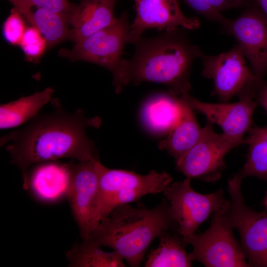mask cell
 I'll return each instance as SVG.
<instances>
[{"mask_svg":"<svg viewBox=\"0 0 267 267\" xmlns=\"http://www.w3.org/2000/svg\"><path fill=\"white\" fill-rule=\"evenodd\" d=\"M52 111L38 114L22 128L0 137L10 163L21 171L22 177L32 165L61 158L84 161L99 159L93 141L86 134L87 128H98L100 117H88L81 109L66 111L59 99L51 100Z\"/></svg>","mask_w":267,"mask_h":267,"instance_id":"obj_1","label":"cell"},{"mask_svg":"<svg viewBox=\"0 0 267 267\" xmlns=\"http://www.w3.org/2000/svg\"><path fill=\"white\" fill-rule=\"evenodd\" d=\"M129 59H123L117 87L130 83H157L167 86L169 93L180 96L191 89L189 76L193 61L203 55L185 33L178 28L157 36L141 37Z\"/></svg>","mask_w":267,"mask_h":267,"instance_id":"obj_2","label":"cell"},{"mask_svg":"<svg viewBox=\"0 0 267 267\" xmlns=\"http://www.w3.org/2000/svg\"><path fill=\"white\" fill-rule=\"evenodd\" d=\"M177 228L166 199L150 209L126 204L113 209L84 240L110 247L130 267H138L152 242L163 232Z\"/></svg>","mask_w":267,"mask_h":267,"instance_id":"obj_3","label":"cell"},{"mask_svg":"<svg viewBox=\"0 0 267 267\" xmlns=\"http://www.w3.org/2000/svg\"><path fill=\"white\" fill-rule=\"evenodd\" d=\"M230 200L212 215L211 224L204 232L183 238L190 244L192 261L208 267H250L240 244L233 233L234 229L227 215Z\"/></svg>","mask_w":267,"mask_h":267,"instance_id":"obj_4","label":"cell"},{"mask_svg":"<svg viewBox=\"0 0 267 267\" xmlns=\"http://www.w3.org/2000/svg\"><path fill=\"white\" fill-rule=\"evenodd\" d=\"M243 178L237 174L228 180L230 200L227 215L239 232L240 245L250 267H267V212L248 207L241 192Z\"/></svg>","mask_w":267,"mask_h":267,"instance_id":"obj_5","label":"cell"},{"mask_svg":"<svg viewBox=\"0 0 267 267\" xmlns=\"http://www.w3.org/2000/svg\"><path fill=\"white\" fill-rule=\"evenodd\" d=\"M130 26L128 14L124 11L112 24L75 43L71 50H61L59 55L105 68L112 73L114 80L120 72L124 48L130 43Z\"/></svg>","mask_w":267,"mask_h":267,"instance_id":"obj_6","label":"cell"},{"mask_svg":"<svg viewBox=\"0 0 267 267\" xmlns=\"http://www.w3.org/2000/svg\"><path fill=\"white\" fill-rule=\"evenodd\" d=\"M241 144L223 133H217L213 124L207 120L198 140L176 161L177 169L191 179L216 182L225 168L226 155Z\"/></svg>","mask_w":267,"mask_h":267,"instance_id":"obj_7","label":"cell"},{"mask_svg":"<svg viewBox=\"0 0 267 267\" xmlns=\"http://www.w3.org/2000/svg\"><path fill=\"white\" fill-rule=\"evenodd\" d=\"M202 76L214 83V95L222 102L247 91H257L260 81L247 65L246 58L237 44L229 50L214 56L203 54Z\"/></svg>","mask_w":267,"mask_h":267,"instance_id":"obj_8","label":"cell"},{"mask_svg":"<svg viewBox=\"0 0 267 267\" xmlns=\"http://www.w3.org/2000/svg\"><path fill=\"white\" fill-rule=\"evenodd\" d=\"M190 182L191 178H186L171 183L163 192L178 224L177 232L183 238L195 233L199 226L228 200L222 189L201 194L193 189Z\"/></svg>","mask_w":267,"mask_h":267,"instance_id":"obj_9","label":"cell"},{"mask_svg":"<svg viewBox=\"0 0 267 267\" xmlns=\"http://www.w3.org/2000/svg\"><path fill=\"white\" fill-rule=\"evenodd\" d=\"M99 159L71 160V180L67 196L70 207L82 240L88 238L95 226L99 187Z\"/></svg>","mask_w":267,"mask_h":267,"instance_id":"obj_10","label":"cell"},{"mask_svg":"<svg viewBox=\"0 0 267 267\" xmlns=\"http://www.w3.org/2000/svg\"><path fill=\"white\" fill-rule=\"evenodd\" d=\"M222 26L238 42L255 75L264 81L267 72V18L263 11L254 3Z\"/></svg>","mask_w":267,"mask_h":267,"instance_id":"obj_11","label":"cell"},{"mask_svg":"<svg viewBox=\"0 0 267 267\" xmlns=\"http://www.w3.org/2000/svg\"><path fill=\"white\" fill-rule=\"evenodd\" d=\"M191 107L203 114L207 120L220 126L223 134L243 143L245 133L251 129L255 110L259 105L256 92L245 91L233 103H208L191 96L189 92L180 96Z\"/></svg>","mask_w":267,"mask_h":267,"instance_id":"obj_12","label":"cell"},{"mask_svg":"<svg viewBox=\"0 0 267 267\" xmlns=\"http://www.w3.org/2000/svg\"><path fill=\"white\" fill-rule=\"evenodd\" d=\"M133 0L136 14L130 26V43L134 44L148 29L170 31L181 27L194 30L200 26L198 18L184 15L178 0Z\"/></svg>","mask_w":267,"mask_h":267,"instance_id":"obj_13","label":"cell"},{"mask_svg":"<svg viewBox=\"0 0 267 267\" xmlns=\"http://www.w3.org/2000/svg\"><path fill=\"white\" fill-rule=\"evenodd\" d=\"M23 187L37 201L52 204L67 198L71 180L70 162L36 163L23 177Z\"/></svg>","mask_w":267,"mask_h":267,"instance_id":"obj_14","label":"cell"},{"mask_svg":"<svg viewBox=\"0 0 267 267\" xmlns=\"http://www.w3.org/2000/svg\"><path fill=\"white\" fill-rule=\"evenodd\" d=\"M97 167L99 187L97 209L102 201L117 192L146 189L151 194H158L163 192L173 180L166 172L152 170L143 175L132 171L109 169L100 161Z\"/></svg>","mask_w":267,"mask_h":267,"instance_id":"obj_15","label":"cell"},{"mask_svg":"<svg viewBox=\"0 0 267 267\" xmlns=\"http://www.w3.org/2000/svg\"><path fill=\"white\" fill-rule=\"evenodd\" d=\"M118 0H80L68 14L69 39L76 43L112 24Z\"/></svg>","mask_w":267,"mask_h":267,"instance_id":"obj_16","label":"cell"},{"mask_svg":"<svg viewBox=\"0 0 267 267\" xmlns=\"http://www.w3.org/2000/svg\"><path fill=\"white\" fill-rule=\"evenodd\" d=\"M179 118L167 137L159 143L160 149L165 150L176 160L181 157L199 139L203 128L199 125L193 109L182 97Z\"/></svg>","mask_w":267,"mask_h":267,"instance_id":"obj_17","label":"cell"},{"mask_svg":"<svg viewBox=\"0 0 267 267\" xmlns=\"http://www.w3.org/2000/svg\"><path fill=\"white\" fill-rule=\"evenodd\" d=\"M180 114L179 96L158 94L148 99L141 111L145 128L156 134H168L177 123Z\"/></svg>","mask_w":267,"mask_h":267,"instance_id":"obj_18","label":"cell"},{"mask_svg":"<svg viewBox=\"0 0 267 267\" xmlns=\"http://www.w3.org/2000/svg\"><path fill=\"white\" fill-rule=\"evenodd\" d=\"M54 91L53 88L48 87L42 91L0 104V130L14 128L29 122L50 101Z\"/></svg>","mask_w":267,"mask_h":267,"instance_id":"obj_19","label":"cell"},{"mask_svg":"<svg viewBox=\"0 0 267 267\" xmlns=\"http://www.w3.org/2000/svg\"><path fill=\"white\" fill-rule=\"evenodd\" d=\"M19 11L42 34L47 48L69 39L70 30L68 15L34 7Z\"/></svg>","mask_w":267,"mask_h":267,"instance_id":"obj_20","label":"cell"},{"mask_svg":"<svg viewBox=\"0 0 267 267\" xmlns=\"http://www.w3.org/2000/svg\"><path fill=\"white\" fill-rule=\"evenodd\" d=\"M158 238V246L150 251L144 267H191L193 261L185 250L186 245L181 235L172 233L169 230L162 233Z\"/></svg>","mask_w":267,"mask_h":267,"instance_id":"obj_21","label":"cell"},{"mask_svg":"<svg viewBox=\"0 0 267 267\" xmlns=\"http://www.w3.org/2000/svg\"><path fill=\"white\" fill-rule=\"evenodd\" d=\"M100 246L88 240L74 244L66 254L72 267H125L124 260L113 251H103Z\"/></svg>","mask_w":267,"mask_h":267,"instance_id":"obj_22","label":"cell"},{"mask_svg":"<svg viewBox=\"0 0 267 267\" xmlns=\"http://www.w3.org/2000/svg\"><path fill=\"white\" fill-rule=\"evenodd\" d=\"M243 143L248 145L246 162L237 174L242 178L254 177L267 180V125L249 131Z\"/></svg>","mask_w":267,"mask_h":267,"instance_id":"obj_23","label":"cell"},{"mask_svg":"<svg viewBox=\"0 0 267 267\" xmlns=\"http://www.w3.org/2000/svg\"><path fill=\"white\" fill-rule=\"evenodd\" d=\"M29 58L40 57L47 48V43L41 32L35 27L26 28L19 44Z\"/></svg>","mask_w":267,"mask_h":267,"instance_id":"obj_24","label":"cell"},{"mask_svg":"<svg viewBox=\"0 0 267 267\" xmlns=\"http://www.w3.org/2000/svg\"><path fill=\"white\" fill-rule=\"evenodd\" d=\"M18 11L36 7L68 15L73 3L68 0H8Z\"/></svg>","mask_w":267,"mask_h":267,"instance_id":"obj_25","label":"cell"},{"mask_svg":"<svg viewBox=\"0 0 267 267\" xmlns=\"http://www.w3.org/2000/svg\"><path fill=\"white\" fill-rule=\"evenodd\" d=\"M21 13L14 7L3 24L4 37L11 44H20L26 28Z\"/></svg>","mask_w":267,"mask_h":267,"instance_id":"obj_26","label":"cell"},{"mask_svg":"<svg viewBox=\"0 0 267 267\" xmlns=\"http://www.w3.org/2000/svg\"><path fill=\"white\" fill-rule=\"evenodd\" d=\"M186 4L193 11L208 20L223 25L227 19L221 12L216 10L210 4L208 0H184Z\"/></svg>","mask_w":267,"mask_h":267,"instance_id":"obj_27","label":"cell"},{"mask_svg":"<svg viewBox=\"0 0 267 267\" xmlns=\"http://www.w3.org/2000/svg\"><path fill=\"white\" fill-rule=\"evenodd\" d=\"M211 6L216 10L222 11L231 8L248 7L254 2L253 0H208Z\"/></svg>","mask_w":267,"mask_h":267,"instance_id":"obj_28","label":"cell"},{"mask_svg":"<svg viewBox=\"0 0 267 267\" xmlns=\"http://www.w3.org/2000/svg\"><path fill=\"white\" fill-rule=\"evenodd\" d=\"M256 99L267 114V84L265 82L261 84L256 92Z\"/></svg>","mask_w":267,"mask_h":267,"instance_id":"obj_29","label":"cell"},{"mask_svg":"<svg viewBox=\"0 0 267 267\" xmlns=\"http://www.w3.org/2000/svg\"><path fill=\"white\" fill-rule=\"evenodd\" d=\"M267 18V0H253Z\"/></svg>","mask_w":267,"mask_h":267,"instance_id":"obj_30","label":"cell"},{"mask_svg":"<svg viewBox=\"0 0 267 267\" xmlns=\"http://www.w3.org/2000/svg\"><path fill=\"white\" fill-rule=\"evenodd\" d=\"M264 205L266 210H267V193L264 200Z\"/></svg>","mask_w":267,"mask_h":267,"instance_id":"obj_31","label":"cell"}]
</instances>
